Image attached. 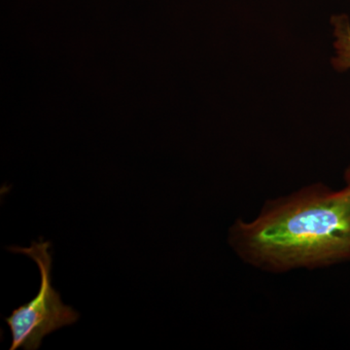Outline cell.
<instances>
[{
	"instance_id": "1",
	"label": "cell",
	"mask_w": 350,
	"mask_h": 350,
	"mask_svg": "<svg viewBox=\"0 0 350 350\" xmlns=\"http://www.w3.org/2000/svg\"><path fill=\"white\" fill-rule=\"evenodd\" d=\"M228 243L244 264L275 275L350 262V186L313 183L267 200L256 217L232 223Z\"/></svg>"
},
{
	"instance_id": "3",
	"label": "cell",
	"mask_w": 350,
	"mask_h": 350,
	"mask_svg": "<svg viewBox=\"0 0 350 350\" xmlns=\"http://www.w3.org/2000/svg\"><path fill=\"white\" fill-rule=\"evenodd\" d=\"M335 27L336 57L333 59L334 68L338 71L350 68V23L345 15L335 16L332 19Z\"/></svg>"
},
{
	"instance_id": "4",
	"label": "cell",
	"mask_w": 350,
	"mask_h": 350,
	"mask_svg": "<svg viewBox=\"0 0 350 350\" xmlns=\"http://www.w3.org/2000/svg\"><path fill=\"white\" fill-rule=\"evenodd\" d=\"M345 185L350 186V165L345 172Z\"/></svg>"
},
{
	"instance_id": "2",
	"label": "cell",
	"mask_w": 350,
	"mask_h": 350,
	"mask_svg": "<svg viewBox=\"0 0 350 350\" xmlns=\"http://www.w3.org/2000/svg\"><path fill=\"white\" fill-rule=\"evenodd\" d=\"M51 241H32L29 247L12 246L7 250L31 258L38 265L40 273L38 293L29 303L13 310L6 317L7 325L12 334L10 350H36L44 337L55 331L75 324L80 314L75 308L66 306L61 295L52 284V254Z\"/></svg>"
}]
</instances>
